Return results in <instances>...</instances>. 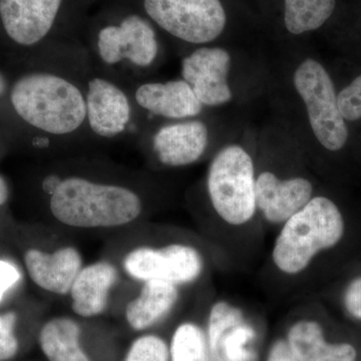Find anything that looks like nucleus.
Returning a JSON list of instances; mask_svg holds the SVG:
<instances>
[{
  "label": "nucleus",
  "mask_w": 361,
  "mask_h": 361,
  "mask_svg": "<svg viewBox=\"0 0 361 361\" xmlns=\"http://www.w3.org/2000/svg\"><path fill=\"white\" fill-rule=\"evenodd\" d=\"M39 191L54 219L75 229H114L135 222L147 207L137 173L84 157L54 161Z\"/></svg>",
  "instance_id": "f03ea898"
},
{
  "label": "nucleus",
  "mask_w": 361,
  "mask_h": 361,
  "mask_svg": "<svg viewBox=\"0 0 361 361\" xmlns=\"http://www.w3.org/2000/svg\"><path fill=\"white\" fill-rule=\"evenodd\" d=\"M179 297L177 285L161 280L142 282L139 294L126 306V322L135 331L151 329L173 310Z\"/></svg>",
  "instance_id": "a211bd4d"
},
{
  "label": "nucleus",
  "mask_w": 361,
  "mask_h": 361,
  "mask_svg": "<svg viewBox=\"0 0 361 361\" xmlns=\"http://www.w3.org/2000/svg\"><path fill=\"white\" fill-rule=\"evenodd\" d=\"M255 172L250 155L239 146H228L213 159L207 190L215 212L232 226L250 222L255 215Z\"/></svg>",
  "instance_id": "0eeeda50"
},
{
  "label": "nucleus",
  "mask_w": 361,
  "mask_h": 361,
  "mask_svg": "<svg viewBox=\"0 0 361 361\" xmlns=\"http://www.w3.org/2000/svg\"><path fill=\"white\" fill-rule=\"evenodd\" d=\"M256 339L255 327L244 320L222 336L217 348L209 355L210 361H255L253 345Z\"/></svg>",
  "instance_id": "4be33fe9"
},
{
  "label": "nucleus",
  "mask_w": 361,
  "mask_h": 361,
  "mask_svg": "<svg viewBox=\"0 0 361 361\" xmlns=\"http://www.w3.org/2000/svg\"><path fill=\"white\" fill-rule=\"evenodd\" d=\"M20 278V270L13 263L0 260V301L4 298L7 291L18 283Z\"/></svg>",
  "instance_id": "bb28decb"
},
{
  "label": "nucleus",
  "mask_w": 361,
  "mask_h": 361,
  "mask_svg": "<svg viewBox=\"0 0 361 361\" xmlns=\"http://www.w3.org/2000/svg\"><path fill=\"white\" fill-rule=\"evenodd\" d=\"M39 56V66L16 78L8 96L14 115L32 130L30 146L54 156L97 146L87 118L85 80L90 63L84 44Z\"/></svg>",
  "instance_id": "f257e3e1"
},
{
  "label": "nucleus",
  "mask_w": 361,
  "mask_h": 361,
  "mask_svg": "<svg viewBox=\"0 0 361 361\" xmlns=\"http://www.w3.org/2000/svg\"><path fill=\"white\" fill-rule=\"evenodd\" d=\"M82 42L94 70L126 85L147 80L161 58L156 26L137 9L120 2L85 21Z\"/></svg>",
  "instance_id": "7ed1b4c3"
},
{
  "label": "nucleus",
  "mask_w": 361,
  "mask_h": 361,
  "mask_svg": "<svg viewBox=\"0 0 361 361\" xmlns=\"http://www.w3.org/2000/svg\"><path fill=\"white\" fill-rule=\"evenodd\" d=\"M345 230L338 207L326 197H314L282 226L272 250L280 272L297 275L320 252L336 246Z\"/></svg>",
  "instance_id": "39448f33"
},
{
  "label": "nucleus",
  "mask_w": 361,
  "mask_h": 361,
  "mask_svg": "<svg viewBox=\"0 0 361 361\" xmlns=\"http://www.w3.org/2000/svg\"><path fill=\"white\" fill-rule=\"evenodd\" d=\"M230 65L231 56L224 49L201 47L184 56L180 73L203 106H221L232 99L227 84Z\"/></svg>",
  "instance_id": "f8f14e48"
},
{
  "label": "nucleus",
  "mask_w": 361,
  "mask_h": 361,
  "mask_svg": "<svg viewBox=\"0 0 361 361\" xmlns=\"http://www.w3.org/2000/svg\"><path fill=\"white\" fill-rule=\"evenodd\" d=\"M344 302L349 314L356 319H361V277L349 284Z\"/></svg>",
  "instance_id": "cd10ccee"
},
{
  "label": "nucleus",
  "mask_w": 361,
  "mask_h": 361,
  "mask_svg": "<svg viewBox=\"0 0 361 361\" xmlns=\"http://www.w3.org/2000/svg\"><path fill=\"white\" fill-rule=\"evenodd\" d=\"M25 264L33 283L56 295L70 294L75 277L84 267L82 254L73 246L52 252L28 249Z\"/></svg>",
  "instance_id": "2eb2a0df"
},
{
  "label": "nucleus",
  "mask_w": 361,
  "mask_h": 361,
  "mask_svg": "<svg viewBox=\"0 0 361 361\" xmlns=\"http://www.w3.org/2000/svg\"><path fill=\"white\" fill-rule=\"evenodd\" d=\"M204 265L200 252L184 243L137 247L128 252L123 261L126 273L135 280H161L177 286L196 281Z\"/></svg>",
  "instance_id": "9d476101"
},
{
  "label": "nucleus",
  "mask_w": 361,
  "mask_h": 361,
  "mask_svg": "<svg viewBox=\"0 0 361 361\" xmlns=\"http://www.w3.org/2000/svg\"><path fill=\"white\" fill-rule=\"evenodd\" d=\"M80 339V324L68 316L45 322L39 336L40 349L49 361H92Z\"/></svg>",
  "instance_id": "6ab92c4d"
},
{
  "label": "nucleus",
  "mask_w": 361,
  "mask_h": 361,
  "mask_svg": "<svg viewBox=\"0 0 361 361\" xmlns=\"http://www.w3.org/2000/svg\"><path fill=\"white\" fill-rule=\"evenodd\" d=\"M18 316L14 312L0 314V361L11 360L18 351V341L16 336Z\"/></svg>",
  "instance_id": "a878e982"
},
{
  "label": "nucleus",
  "mask_w": 361,
  "mask_h": 361,
  "mask_svg": "<svg viewBox=\"0 0 361 361\" xmlns=\"http://www.w3.org/2000/svg\"><path fill=\"white\" fill-rule=\"evenodd\" d=\"M94 0H0V23L14 44L42 52L82 42Z\"/></svg>",
  "instance_id": "20e7f679"
},
{
  "label": "nucleus",
  "mask_w": 361,
  "mask_h": 361,
  "mask_svg": "<svg viewBox=\"0 0 361 361\" xmlns=\"http://www.w3.org/2000/svg\"><path fill=\"white\" fill-rule=\"evenodd\" d=\"M294 85L318 142L329 151L343 148L348 140V126L339 111L334 82L322 63L305 59L294 73Z\"/></svg>",
  "instance_id": "1a4fd4ad"
},
{
  "label": "nucleus",
  "mask_w": 361,
  "mask_h": 361,
  "mask_svg": "<svg viewBox=\"0 0 361 361\" xmlns=\"http://www.w3.org/2000/svg\"><path fill=\"white\" fill-rule=\"evenodd\" d=\"M7 87H8V85H7L6 80L0 73V97H4L6 94Z\"/></svg>",
  "instance_id": "7c9ffc66"
},
{
  "label": "nucleus",
  "mask_w": 361,
  "mask_h": 361,
  "mask_svg": "<svg viewBox=\"0 0 361 361\" xmlns=\"http://www.w3.org/2000/svg\"><path fill=\"white\" fill-rule=\"evenodd\" d=\"M137 9L171 37L186 44H209L224 32L227 16L220 0H116Z\"/></svg>",
  "instance_id": "6e6552de"
},
{
  "label": "nucleus",
  "mask_w": 361,
  "mask_h": 361,
  "mask_svg": "<svg viewBox=\"0 0 361 361\" xmlns=\"http://www.w3.org/2000/svg\"><path fill=\"white\" fill-rule=\"evenodd\" d=\"M85 90L87 123L99 144L139 140L148 122L135 104L130 85L90 66Z\"/></svg>",
  "instance_id": "423d86ee"
},
{
  "label": "nucleus",
  "mask_w": 361,
  "mask_h": 361,
  "mask_svg": "<svg viewBox=\"0 0 361 361\" xmlns=\"http://www.w3.org/2000/svg\"><path fill=\"white\" fill-rule=\"evenodd\" d=\"M170 361H210L206 331L193 322L180 323L169 343Z\"/></svg>",
  "instance_id": "412c9836"
},
{
  "label": "nucleus",
  "mask_w": 361,
  "mask_h": 361,
  "mask_svg": "<svg viewBox=\"0 0 361 361\" xmlns=\"http://www.w3.org/2000/svg\"><path fill=\"white\" fill-rule=\"evenodd\" d=\"M312 184L305 178L283 180L263 172L256 179V209L272 224H284L312 199Z\"/></svg>",
  "instance_id": "4468645a"
},
{
  "label": "nucleus",
  "mask_w": 361,
  "mask_h": 361,
  "mask_svg": "<svg viewBox=\"0 0 361 361\" xmlns=\"http://www.w3.org/2000/svg\"><path fill=\"white\" fill-rule=\"evenodd\" d=\"M149 158L168 168L186 167L200 160L209 144L205 123L194 118L146 126L139 140Z\"/></svg>",
  "instance_id": "9b49d317"
},
{
  "label": "nucleus",
  "mask_w": 361,
  "mask_h": 361,
  "mask_svg": "<svg viewBox=\"0 0 361 361\" xmlns=\"http://www.w3.org/2000/svg\"><path fill=\"white\" fill-rule=\"evenodd\" d=\"M243 311L227 301H218L211 307L207 322L206 336L209 355L217 348L220 339L228 330L244 322Z\"/></svg>",
  "instance_id": "5701e85b"
},
{
  "label": "nucleus",
  "mask_w": 361,
  "mask_h": 361,
  "mask_svg": "<svg viewBox=\"0 0 361 361\" xmlns=\"http://www.w3.org/2000/svg\"><path fill=\"white\" fill-rule=\"evenodd\" d=\"M9 189L6 179L0 176V206L4 205L8 200Z\"/></svg>",
  "instance_id": "c756f323"
},
{
  "label": "nucleus",
  "mask_w": 361,
  "mask_h": 361,
  "mask_svg": "<svg viewBox=\"0 0 361 361\" xmlns=\"http://www.w3.org/2000/svg\"><path fill=\"white\" fill-rule=\"evenodd\" d=\"M116 280L118 270L113 263L103 260L85 266L71 286V310L82 318L103 314Z\"/></svg>",
  "instance_id": "dca6fc26"
},
{
  "label": "nucleus",
  "mask_w": 361,
  "mask_h": 361,
  "mask_svg": "<svg viewBox=\"0 0 361 361\" xmlns=\"http://www.w3.org/2000/svg\"><path fill=\"white\" fill-rule=\"evenodd\" d=\"M338 108L344 120L355 122L361 118V75L344 87L337 96Z\"/></svg>",
  "instance_id": "393cba45"
},
{
  "label": "nucleus",
  "mask_w": 361,
  "mask_h": 361,
  "mask_svg": "<svg viewBox=\"0 0 361 361\" xmlns=\"http://www.w3.org/2000/svg\"><path fill=\"white\" fill-rule=\"evenodd\" d=\"M130 87L147 122L152 116L171 121L196 118L203 111V104L183 78L166 82L144 80Z\"/></svg>",
  "instance_id": "ddd939ff"
},
{
  "label": "nucleus",
  "mask_w": 361,
  "mask_h": 361,
  "mask_svg": "<svg viewBox=\"0 0 361 361\" xmlns=\"http://www.w3.org/2000/svg\"><path fill=\"white\" fill-rule=\"evenodd\" d=\"M123 361H170L169 344L157 334H144L132 342Z\"/></svg>",
  "instance_id": "b1692460"
},
{
  "label": "nucleus",
  "mask_w": 361,
  "mask_h": 361,
  "mask_svg": "<svg viewBox=\"0 0 361 361\" xmlns=\"http://www.w3.org/2000/svg\"><path fill=\"white\" fill-rule=\"evenodd\" d=\"M285 341L299 361H355L357 351L346 342L332 343L315 320L301 319L289 327Z\"/></svg>",
  "instance_id": "f3484780"
},
{
  "label": "nucleus",
  "mask_w": 361,
  "mask_h": 361,
  "mask_svg": "<svg viewBox=\"0 0 361 361\" xmlns=\"http://www.w3.org/2000/svg\"><path fill=\"white\" fill-rule=\"evenodd\" d=\"M336 0H284V23L292 35L322 27L331 18Z\"/></svg>",
  "instance_id": "aec40b11"
},
{
  "label": "nucleus",
  "mask_w": 361,
  "mask_h": 361,
  "mask_svg": "<svg viewBox=\"0 0 361 361\" xmlns=\"http://www.w3.org/2000/svg\"><path fill=\"white\" fill-rule=\"evenodd\" d=\"M265 361H299L285 339H278L271 345Z\"/></svg>",
  "instance_id": "c85d7f7f"
}]
</instances>
